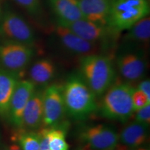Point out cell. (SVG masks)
I'll return each instance as SVG.
<instances>
[{
	"label": "cell",
	"mask_w": 150,
	"mask_h": 150,
	"mask_svg": "<svg viewBox=\"0 0 150 150\" xmlns=\"http://www.w3.org/2000/svg\"><path fill=\"white\" fill-rule=\"evenodd\" d=\"M66 113L75 120H82L97 110V97L79 73L67 78L63 86Z\"/></svg>",
	"instance_id": "cell-1"
},
{
	"label": "cell",
	"mask_w": 150,
	"mask_h": 150,
	"mask_svg": "<svg viewBox=\"0 0 150 150\" xmlns=\"http://www.w3.org/2000/svg\"><path fill=\"white\" fill-rule=\"evenodd\" d=\"M79 74L97 97L115 83L116 71L109 56L93 54L81 56Z\"/></svg>",
	"instance_id": "cell-2"
},
{
	"label": "cell",
	"mask_w": 150,
	"mask_h": 150,
	"mask_svg": "<svg viewBox=\"0 0 150 150\" xmlns=\"http://www.w3.org/2000/svg\"><path fill=\"white\" fill-rule=\"evenodd\" d=\"M134 88L127 83H114L106 91L100 106L102 117L121 122L128 121L134 112L132 102Z\"/></svg>",
	"instance_id": "cell-3"
},
{
	"label": "cell",
	"mask_w": 150,
	"mask_h": 150,
	"mask_svg": "<svg viewBox=\"0 0 150 150\" xmlns=\"http://www.w3.org/2000/svg\"><path fill=\"white\" fill-rule=\"evenodd\" d=\"M149 13L150 1L148 0H112L108 25L120 33L149 16Z\"/></svg>",
	"instance_id": "cell-4"
},
{
	"label": "cell",
	"mask_w": 150,
	"mask_h": 150,
	"mask_svg": "<svg viewBox=\"0 0 150 150\" xmlns=\"http://www.w3.org/2000/svg\"><path fill=\"white\" fill-rule=\"evenodd\" d=\"M0 35L5 40L13 41L33 47L35 33L25 19L14 11L7 9L0 16Z\"/></svg>",
	"instance_id": "cell-5"
},
{
	"label": "cell",
	"mask_w": 150,
	"mask_h": 150,
	"mask_svg": "<svg viewBox=\"0 0 150 150\" xmlns=\"http://www.w3.org/2000/svg\"><path fill=\"white\" fill-rule=\"evenodd\" d=\"M34 56L32 47L13 41L5 40L0 44V65L3 69L21 72Z\"/></svg>",
	"instance_id": "cell-6"
},
{
	"label": "cell",
	"mask_w": 150,
	"mask_h": 150,
	"mask_svg": "<svg viewBox=\"0 0 150 150\" xmlns=\"http://www.w3.org/2000/svg\"><path fill=\"white\" fill-rule=\"evenodd\" d=\"M79 138L93 150H113L119 142V135L115 129L104 124L90 125L81 129Z\"/></svg>",
	"instance_id": "cell-7"
},
{
	"label": "cell",
	"mask_w": 150,
	"mask_h": 150,
	"mask_svg": "<svg viewBox=\"0 0 150 150\" xmlns=\"http://www.w3.org/2000/svg\"><path fill=\"white\" fill-rule=\"evenodd\" d=\"M65 114L63 85L54 83L47 86L43 94V126L50 127L61 122Z\"/></svg>",
	"instance_id": "cell-8"
},
{
	"label": "cell",
	"mask_w": 150,
	"mask_h": 150,
	"mask_svg": "<svg viewBox=\"0 0 150 150\" xmlns=\"http://www.w3.org/2000/svg\"><path fill=\"white\" fill-rule=\"evenodd\" d=\"M64 27L70 29L84 40L97 45L115 40L120 33L108 25L95 23L84 18L66 24Z\"/></svg>",
	"instance_id": "cell-9"
},
{
	"label": "cell",
	"mask_w": 150,
	"mask_h": 150,
	"mask_svg": "<svg viewBox=\"0 0 150 150\" xmlns=\"http://www.w3.org/2000/svg\"><path fill=\"white\" fill-rule=\"evenodd\" d=\"M116 65L125 80L134 82L144 76L147 70V61L142 51L128 50L118 54Z\"/></svg>",
	"instance_id": "cell-10"
},
{
	"label": "cell",
	"mask_w": 150,
	"mask_h": 150,
	"mask_svg": "<svg viewBox=\"0 0 150 150\" xmlns=\"http://www.w3.org/2000/svg\"><path fill=\"white\" fill-rule=\"evenodd\" d=\"M37 86L30 80H20L11 97L8 119L11 125L18 129H23V112Z\"/></svg>",
	"instance_id": "cell-11"
},
{
	"label": "cell",
	"mask_w": 150,
	"mask_h": 150,
	"mask_svg": "<svg viewBox=\"0 0 150 150\" xmlns=\"http://www.w3.org/2000/svg\"><path fill=\"white\" fill-rule=\"evenodd\" d=\"M53 30L59 44L70 53L81 56L96 54L97 44L84 40L68 28L57 24Z\"/></svg>",
	"instance_id": "cell-12"
},
{
	"label": "cell",
	"mask_w": 150,
	"mask_h": 150,
	"mask_svg": "<svg viewBox=\"0 0 150 150\" xmlns=\"http://www.w3.org/2000/svg\"><path fill=\"white\" fill-rule=\"evenodd\" d=\"M43 94L41 87L35 90L28 101L23 112V128L31 131L40 128L43 121Z\"/></svg>",
	"instance_id": "cell-13"
},
{
	"label": "cell",
	"mask_w": 150,
	"mask_h": 150,
	"mask_svg": "<svg viewBox=\"0 0 150 150\" xmlns=\"http://www.w3.org/2000/svg\"><path fill=\"white\" fill-rule=\"evenodd\" d=\"M112 0H78L84 19L103 25H108Z\"/></svg>",
	"instance_id": "cell-14"
},
{
	"label": "cell",
	"mask_w": 150,
	"mask_h": 150,
	"mask_svg": "<svg viewBox=\"0 0 150 150\" xmlns=\"http://www.w3.org/2000/svg\"><path fill=\"white\" fill-rule=\"evenodd\" d=\"M48 3L57 24L64 26L83 18L78 0H48Z\"/></svg>",
	"instance_id": "cell-15"
},
{
	"label": "cell",
	"mask_w": 150,
	"mask_h": 150,
	"mask_svg": "<svg viewBox=\"0 0 150 150\" xmlns=\"http://www.w3.org/2000/svg\"><path fill=\"white\" fill-rule=\"evenodd\" d=\"M20 81L19 72L0 69V117L8 119L11 97Z\"/></svg>",
	"instance_id": "cell-16"
},
{
	"label": "cell",
	"mask_w": 150,
	"mask_h": 150,
	"mask_svg": "<svg viewBox=\"0 0 150 150\" xmlns=\"http://www.w3.org/2000/svg\"><path fill=\"white\" fill-rule=\"evenodd\" d=\"M149 131V125L135 120L124 127L119 135V141L129 149L140 147L147 142Z\"/></svg>",
	"instance_id": "cell-17"
},
{
	"label": "cell",
	"mask_w": 150,
	"mask_h": 150,
	"mask_svg": "<svg viewBox=\"0 0 150 150\" xmlns=\"http://www.w3.org/2000/svg\"><path fill=\"white\" fill-rule=\"evenodd\" d=\"M56 72V67L52 60L46 58L39 59L30 68V81L39 87L47 86L53 80Z\"/></svg>",
	"instance_id": "cell-18"
},
{
	"label": "cell",
	"mask_w": 150,
	"mask_h": 150,
	"mask_svg": "<svg viewBox=\"0 0 150 150\" xmlns=\"http://www.w3.org/2000/svg\"><path fill=\"white\" fill-rule=\"evenodd\" d=\"M124 38L125 42L147 45L150 40V17L146 16L135 23Z\"/></svg>",
	"instance_id": "cell-19"
},
{
	"label": "cell",
	"mask_w": 150,
	"mask_h": 150,
	"mask_svg": "<svg viewBox=\"0 0 150 150\" xmlns=\"http://www.w3.org/2000/svg\"><path fill=\"white\" fill-rule=\"evenodd\" d=\"M49 127V147L51 150H69L70 145L66 141L69 122H61Z\"/></svg>",
	"instance_id": "cell-20"
},
{
	"label": "cell",
	"mask_w": 150,
	"mask_h": 150,
	"mask_svg": "<svg viewBox=\"0 0 150 150\" xmlns=\"http://www.w3.org/2000/svg\"><path fill=\"white\" fill-rule=\"evenodd\" d=\"M22 130V129H21ZM22 150H39L40 135L38 131H19L14 136Z\"/></svg>",
	"instance_id": "cell-21"
},
{
	"label": "cell",
	"mask_w": 150,
	"mask_h": 150,
	"mask_svg": "<svg viewBox=\"0 0 150 150\" xmlns=\"http://www.w3.org/2000/svg\"><path fill=\"white\" fill-rule=\"evenodd\" d=\"M30 16L36 17L42 13L41 0H13Z\"/></svg>",
	"instance_id": "cell-22"
},
{
	"label": "cell",
	"mask_w": 150,
	"mask_h": 150,
	"mask_svg": "<svg viewBox=\"0 0 150 150\" xmlns=\"http://www.w3.org/2000/svg\"><path fill=\"white\" fill-rule=\"evenodd\" d=\"M132 102L134 112L140 109L146 105L150 104V100L147 99L146 95L138 88H134L132 92Z\"/></svg>",
	"instance_id": "cell-23"
},
{
	"label": "cell",
	"mask_w": 150,
	"mask_h": 150,
	"mask_svg": "<svg viewBox=\"0 0 150 150\" xmlns=\"http://www.w3.org/2000/svg\"><path fill=\"white\" fill-rule=\"evenodd\" d=\"M136 112V121L149 125L150 124V104L146 105L140 109L137 110Z\"/></svg>",
	"instance_id": "cell-24"
},
{
	"label": "cell",
	"mask_w": 150,
	"mask_h": 150,
	"mask_svg": "<svg viewBox=\"0 0 150 150\" xmlns=\"http://www.w3.org/2000/svg\"><path fill=\"white\" fill-rule=\"evenodd\" d=\"M137 88L142 91L146 95L147 99L150 100V80L149 79L140 81Z\"/></svg>",
	"instance_id": "cell-25"
},
{
	"label": "cell",
	"mask_w": 150,
	"mask_h": 150,
	"mask_svg": "<svg viewBox=\"0 0 150 150\" xmlns=\"http://www.w3.org/2000/svg\"><path fill=\"white\" fill-rule=\"evenodd\" d=\"M1 150H22V149L18 144L13 143L5 146Z\"/></svg>",
	"instance_id": "cell-26"
},
{
	"label": "cell",
	"mask_w": 150,
	"mask_h": 150,
	"mask_svg": "<svg viewBox=\"0 0 150 150\" xmlns=\"http://www.w3.org/2000/svg\"><path fill=\"white\" fill-rule=\"evenodd\" d=\"M129 150H149V147H147V146H140V147H134V148H130Z\"/></svg>",
	"instance_id": "cell-27"
},
{
	"label": "cell",
	"mask_w": 150,
	"mask_h": 150,
	"mask_svg": "<svg viewBox=\"0 0 150 150\" xmlns=\"http://www.w3.org/2000/svg\"><path fill=\"white\" fill-rule=\"evenodd\" d=\"M0 16H1V9H0Z\"/></svg>",
	"instance_id": "cell-28"
},
{
	"label": "cell",
	"mask_w": 150,
	"mask_h": 150,
	"mask_svg": "<svg viewBox=\"0 0 150 150\" xmlns=\"http://www.w3.org/2000/svg\"><path fill=\"white\" fill-rule=\"evenodd\" d=\"M45 150H51L50 149H45Z\"/></svg>",
	"instance_id": "cell-29"
},
{
	"label": "cell",
	"mask_w": 150,
	"mask_h": 150,
	"mask_svg": "<svg viewBox=\"0 0 150 150\" xmlns=\"http://www.w3.org/2000/svg\"><path fill=\"white\" fill-rule=\"evenodd\" d=\"M148 1H150V0H148Z\"/></svg>",
	"instance_id": "cell-30"
}]
</instances>
